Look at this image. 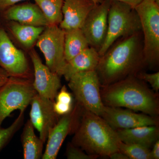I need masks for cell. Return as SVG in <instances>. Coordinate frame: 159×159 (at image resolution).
<instances>
[{
    "label": "cell",
    "instance_id": "5bb4252c",
    "mask_svg": "<svg viewBox=\"0 0 159 159\" xmlns=\"http://www.w3.org/2000/svg\"><path fill=\"white\" fill-rule=\"evenodd\" d=\"M101 117L114 128L129 129L148 126L158 125L157 117L145 114H139L132 110L122 107H104Z\"/></svg>",
    "mask_w": 159,
    "mask_h": 159
},
{
    "label": "cell",
    "instance_id": "ba28073f",
    "mask_svg": "<svg viewBox=\"0 0 159 159\" xmlns=\"http://www.w3.org/2000/svg\"><path fill=\"white\" fill-rule=\"evenodd\" d=\"M64 30L59 26L45 28L36 41V45L42 52L46 65L52 72L62 76L66 61L64 55Z\"/></svg>",
    "mask_w": 159,
    "mask_h": 159
},
{
    "label": "cell",
    "instance_id": "e0dca14e",
    "mask_svg": "<svg viewBox=\"0 0 159 159\" xmlns=\"http://www.w3.org/2000/svg\"><path fill=\"white\" fill-rule=\"evenodd\" d=\"M100 57L97 50L89 47L66 62L62 76L68 81L72 76L78 73L96 70Z\"/></svg>",
    "mask_w": 159,
    "mask_h": 159
},
{
    "label": "cell",
    "instance_id": "7402d4cb",
    "mask_svg": "<svg viewBox=\"0 0 159 159\" xmlns=\"http://www.w3.org/2000/svg\"><path fill=\"white\" fill-rule=\"evenodd\" d=\"M47 19L49 25L59 26L63 19L64 0H34Z\"/></svg>",
    "mask_w": 159,
    "mask_h": 159
},
{
    "label": "cell",
    "instance_id": "4dcf8cb0",
    "mask_svg": "<svg viewBox=\"0 0 159 159\" xmlns=\"http://www.w3.org/2000/svg\"><path fill=\"white\" fill-rule=\"evenodd\" d=\"M9 75L4 70L0 68V89L2 88L9 78Z\"/></svg>",
    "mask_w": 159,
    "mask_h": 159
},
{
    "label": "cell",
    "instance_id": "ffe728a7",
    "mask_svg": "<svg viewBox=\"0 0 159 159\" xmlns=\"http://www.w3.org/2000/svg\"><path fill=\"white\" fill-rule=\"evenodd\" d=\"M7 21L6 26L11 34L27 49L32 48L46 27L24 25L13 21Z\"/></svg>",
    "mask_w": 159,
    "mask_h": 159
},
{
    "label": "cell",
    "instance_id": "4fadbf2b",
    "mask_svg": "<svg viewBox=\"0 0 159 159\" xmlns=\"http://www.w3.org/2000/svg\"><path fill=\"white\" fill-rule=\"evenodd\" d=\"M54 101L36 94L31 100L30 119L39 134V138L45 143L49 132L59 120V116L53 107Z\"/></svg>",
    "mask_w": 159,
    "mask_h": 159
},
{
    "label": "cell",
    "instance_id": "7c38bea8",
    "mask_svg": "<svg viewBox=\"0 0 159 159\" xmlns=\"http://www.w3.org/2000/svg\"><path fill=\"white\" fill-rule=\"evenodd\" d=\"M29 55L34 69L33 85L34 89L41 97L54 101L61 87L60 77L43 63L34 49H31Z\"/></svg>",
    "mask_w": 159,
    "mask_h": 159
},
{
    "label": "cell",
    "instance_id": "484cf974",
    "mask_svg": "<svg viewBox=\"0 0 159 159\" xmlns=\"http://www.w3.org/2000/svg\"><path fill=\"white\" fill-rule=\"evenodd\" d=\"M135 76L144 82L149 83L153 91L156 93H157L159 90V72L148 74L142 71L138 73Z\"/></svg>",
    "mask_w": 159,
    "mask_h": 159
},
{
    "label": "cell",
    "instance_id": "4316f807",
    "mask_svg": "<svg viewBox=\"0 0 159 159\" xmlns=\"http://www.w3.org/2000/svg\"><path fill=\"white\" fill-rule=\"evenodd\" d=\"M58 91L54 101L62 104L73 105V97L72 94L69 93L65 85L63 86Z\"/></svg>",
    "mask_w": 159,
    "mask_h": 159
},
{
    "label": "cell",
    "instance_id": "2e32d148",
    "mask_svg": "<svg viewBox=\"0 0 159 159\" xmlns=\"http://www.w3.org/2000/svg\"><path fill=\"white\" fill-rule=\"evenodd\" d=\"M3 18L7 21L40 27H47L48 22L36 4L25 3L15 5L2 11Z\"/></svg>",
    "mask_w": 159,
    "mask_h": 159
},
{
    "label": "cell",
    "instance_id": "8fae6325",
    "mask_svg": "<svg viewBox=\"0 0 159 159\" xmlns=\"http://www.w3.org/2000/svg\"><path fill=\"white\" fill-rule=\"evenodd\" d=\"M111 1L102 0L91 10L80 29L89 47L99 52L107 34L109 9Z\"/></svg>",
    "mask_w": 159,
    "mask_h": 159
},
{
    "label": "cell",
    "instance_id": "f546056e",
    "mask_svg": "<svg viewBox=\"0 0 159 159\" xmlns=\"http://www.w3.org/2000/svg\"><path fill=\"white\" fill-rule=\"evenodd\" d=\"M151 159H159V141L157 140L152 146V150H150Z\"/></svg>",
    "mask_w": 159,
    "mask_h": 159
},
{
    "label": "cell",
    "instance_id": "30bf717a",
    "mask_svg": "<svg viewBox=\"0 0 159 159\" xmlns=\"http://www.w3.org/2000/svg\"><path fill=\"white\" fill-rule=\"evenodd\" d=\"M83 109L77 103L69 113L61 116L49 132L43 159L57 158L64 141L69 134H74L80 120Z\"/></svg>",
    "mask_w": 159,
    "mask_h": 159
},
{
    "label": "cell",
    "instance_id": "cb8c5ba5",
    "mask_svg": "<svg viewBox=\"0 0 159 159\" xmlns=\"http://www.w3.org/2000/svg\"><path fill=\"white\" fill-rule=\"evenodd\" d=\"M24 112L19 115L14 122L6 128L0 127V152L7 145L13 136L19 130L24 123Z\"/></svg>",
    "mask_w": 159,
    "mask_h": 159
},
{
    "label": "cell",
    "instance_id": "1f68e13d",
    "mask_svg": "<svg viewBox=\"0 0 159 159\" xmlns=\"http://www.w3.org/2000/svg\"><path fill=\"white\" fill-rule=\"evenodd\" d=\"M108 157L111 159H129L125 154L122 153L119 150L111 154Z\"/></svg>",
    "mask_w": 159,
    "mask_h": 159
},
{
    "label": "cell",
    "instance_id": "f1b7e54d",
    "mask_svg": "<svg viewBox=\"0 0 159 159\" xmlns=\"http://www.w3.org/2000/svg\"><path fill=\"white\" fill-rule=\"evenodd\" d=\"M25 0H0V11L2 12L11 6Z\"/></svg>",
    "mask_w": 159,
    "mask_h": 159
},
{
    "label": "cell",
    "instance_id": "3957f363",
    "mask_svg": "<svg viewBox=\"0 0 159 159\" xmlns=\"http://www.w3.org/2000/svg\"><path fill=\"white\" fill-rule=\"evenodd\" d=\"M120 141L117 131L102 117L83 109L72 143L87 153L108 157L119 151Z\"/></svg>",
    "mask_w": 159,
    "mask_h": 159
},
{
    "label": "cell",
    "instance_id": "d4e9b609",
    "mask_svg": "<svg viewBox=\"0 0 159 159\" xmlns=\"http://www.w3.org/2000/svg\"><path fill=\"white\" fill-rule=\"evenodd\" d=\"M66 156L68 159H95L99 157L87 153L81 148L74 145L72 142L68 144Z\"/></svg>",
    "mask_w": 159,
    "mask_h": 159
},
{
    "label": "cell",
    "instance_id": "277c9868",
    "mask_svg": "<svg viewBox=\"0 0 159 159\" xmlns=\"http://www.w3.org/2000/svg\"><path fill=\"white\" fill-rule=\"evenodd\" d=\"M141 31L140 18L134 8L126 3L111 1L107 34L99 55H103L119 39Z\"/></svg>",
    "mask_w": 159,
    "mask_h": 159
},
{
    "label": "cell",
    "instance_id": "52a82bcc",
    "mask_svg": "<svg viewBox=\"0 0 159 159\" xmlns=\"http://www.w3.org/2000/svg\"><path fill=\"white\" fill-rule=\"evenodd\" d=\"M68 81L77 104L84 110L101 116L105 105L101 98V85L97 71L78 73Z\"/></svg>",
    "mask_w": 159,
    "mask_h": 159
},
{
    "label": "cell",
    "instance_id": "d6986e66",
    "mask_svg": "<svg viewBox=\"0 0 159 159\" xmlns=\"http://www.w3.org/2000/svg\"><path fill=\"white\" fill-rule=\"evenodd\" d=\"M21 142L24 159L42 158L45 143L35 134L34 126L29 119L24 125L21 135Z\"/></svg>",
    "mask_w": 159,
    "mask_h": 159
},
{
    "label": "cell",
    "instance_id": "7a4b0ae2",
    "mask_svg": "<svg viewBox=\"0 0 159 159\" xmlns=\"http://www.w3.org/2000/svg\"><path fill=\"white\" fill-rule=\"evenodd\" d=\"M155 93L136 76L127 77L109 85L101 86L100 89L101 98L105 106L125 107L157 117L159 97Z\"/></svg>",
    "mask_w": 159,
    "mask_h": 159
},
{
    "label": "cell",
    "instance_id": "44dd1931",
    "mask_svg": "<svg viewBox=\"0 0 159 159\" xmlns=\"http://www.w3.org/2000/svg\"><path fill=\"white\" fill-rule=\"evenodd\" d=\"M64 55L66 62L89 47L80 29L64 30Z\"/></svg>",
    "mask_w": 159,
    "mask_h": 159
},
{
    "label": "cell",
    "instance_id": "836d02e7",
    "mask_svg": "<svg viewBox=\"0 0 159 159\" xmlns=\"http://www.w3.org/2000/svg\"><path fill=\"white\" fill-rule=\"evenodd\" d=\"M152 1H154V2H156L158 4H159V0H152Z\"/></svg>",
    "mask_w": 159,
    "mask_h": 159
},
{
    "label": "cell",
    "instance_id": "9c48e42d",
    "mask_svg": "<svg viewBox=\"0 0 159 159\" xmlns=\"http://www.w3.org/2000/svg\"><path fill=\"white\" fill-rule=\"evenodd\" d=\"M0 68L9 77L33 80V74L24 52L17 48L0 26Z\"/></svg>",
    "mask_w": 159,
    "mask_h": 159
},
{
    "label": "cell",
    "instance_id": "6da1fadb",
    "mask_svg": "<svg viewBox=\"0 0 159 159\" xmlns=\"http://www.w3.org/2000/svg\"><path fill=\"white\" fill-rule=\"evenodd\" d=\"M147 64L142 31L119 39L100 56L96 71L101 86L135 76Z\"/></svg>",
    "mask_w": 159,
    "mask_h": 159
},
{
    "label": "cell",
    "instance_id": "83f0119b",
    "mask_svg": "<svg viewBox=\"0 0 159 159\" xmlns=\"http://www.w3.org/2000/svg\"><path fill=\"white\" fill-rule=\"evenodd\" d=\"M53 107L56 113L59 116H63L69 113L73 109V105L62 104L60 102L54 101Z\"/></svg>",
    "mask_w": 159,
    "mask_h": 159
},
{
    "label": "cell",
    "instance_id": "5b68a950",
    "mask_svg": "<svg viewBox=\"0 0 159 159\" xmlns=\"http://www.w3.org/2000/svg\"><path fill=\"white\" fill-rule=\"evenodd\" d=\"M141 22L143 48L147 66H157L159 63V4L143 0L134 8Z\"/></svg>",
    "mask_w": 159,
    "mask_h": 159
},
{
    "label": "cell",
    "instance_id": "603a6c76",
    "mask_svg": "<svg viewBox=\"0 0 159 159\" xmlns=\"http://www.w3.org/2000/svg\"><path fill=\"white\" fill-rule=\"evenodd\" d=\"M119 150L129 159H151L150 149L139 144L121 142Z\"/></svg>",
    "mask_w": 159,
    "mask_h": 159
},
{
    "label": "cell",
    "instance_id": "d6a6232c",
    "mask_svg": "<svg viewBox=\"0 0 159 159\" xmlns=\"http://www.w3.org/2000/svg\"><path fill=\"white\" fill-rule=\"evenodd\" d=\"M109 1H117V2L126 3V4L130 5L132 7L134 8L138 4L142 2L143 0H109Z\"/></svg>",
    "mask_w": 159,
    "mask_h": 159
},
{
    "label": "cell",
    "instance_id": "8992f818",
    "mask_svg": "<svg viewBox=\"0 0 159 159\" xmlns=\"http://www.w3.org/2000/svg\"><path fill=\"white\" fill-rule=\"evenodd\" d=\"M37 94L33 80L9 77L0 89V127L14 111H25Z\"/></svg>",
    "mask_w": 159,
    "mask_h": 159
},
{
    "label": "cell",
    "instance_id": "ac0fdd59",
    "mask_svg": "<svg viewBox=\"0 0 159 159\" xmlns=\"http://www.w3.org/2000/svg\"><path fill=\"white\" fill-rule=\"evenodd\" d=\"M158 125L139 126L129 129H120L117 134L121 142L139 144L150 149L159 140Z\"/></svg>",
    "mask_w": 159,
    "mask_h": 159
},
{
    "label": "cell",
    "instance_id": "9a60e30c",
    "mask_svg": "<svg viewBox=\"0 0 159 159\" xmlns=\"http://www.w3.org/2000/svg\"><path fill=\"white\" fill-rule=\"evenodd\" d=\"M102 0H64L63 19L59 27L65 30L80 29L86 18Z\"/></svg>",
    "mask_w": 159,
    "mask_h": 159
}]
</instances>
